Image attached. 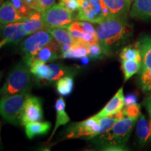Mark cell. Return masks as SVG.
<instances>
[{
    "label": "cell",
    "instance_id": "cell-1",
    "mask_svg": "<svg viewBox=\"0 0 151 151\" xmlns=\"http://www.w3.org/2000/svg\"><path fill=\"white\" fill-rule=\"evenodd\" d=\"M96 31L103 53L106 55L116 53L129 40L133 32L127 17L106 19L98 24Z\"/></svg>",
    "mask_w": 151,
    "mask_h": 151
},
{
    "label": "cell",
    "instance_id": "cell-2",
    "mask_svg": "<svg viewBox=\"0 0 151 151\" xmlns=\"http://www.w3.org/2000/svg\"><path fill=\"white\" fill-rule=\"evenodd\" d=\"M137 120L125 117L118 120L108 131L97 136V142L104 146L105 150H124Z\"/></svg>",
    "mask_w": 151,
    "mask_h": 151
},
{
    "label": "cell",
    "instance_id": "cell-3",
    "mask_svg": "<svg viewBox=\"0 0 151 151\" xmlns=\"http://www.w3.org/2000/svg\"><path fill=\"white\" fill-rule=\"evenodd\" d=\"M32 86V72L25 64L18 63L9 72L5 83L0 90L1 96L28 92Z\"/></svg>",
    "mask_w": 151,
    "mask_h": 151
},
{
    "label": "cell",
    "instance_id": "cell-4",
    "mask_svg": "<svg viewBox=\"0 0 151 151\" xmlns=\"http://www.w3.org/2000/svg\"><path fill=\"white\" fill-rule=\"evenodd\" d=\"M30 96L28 92L2 96L0 99V115L4 120L16 125L20 124L24 103Z\"/></svg>",
    "mask_w": 151,
    "mask_h": 151
},
{
    "label": "cell",
    "instance_id": "cell-5",
    "mask_svg": "<svg viewBox=\"0 0 151 151\" xmlns=\"http://www.w3.org/2000/svg\"><path fill=\"white\" fill-rule=\"evenodd\" d=\"M79 9L76 19L99 24L111 18L110 13L102 0H78Z\"/></svg>",
    "mask_w": 151,
    "mask_h": 151
},
{
    "label": "cell",
    "instance_id": "cell-6",
    "mask_svg": "<svg viewBox=\"0 0 151 151\" xmlns=\"http://www.w3.org/2000/svg\"><path fill=\"white\" fill-rule=\"evenodd\" d=\"M141 57V67L139 71V83L145 92H151V36L141 37L136 43Z\"/></svg>",
    "mask_w": 151,
    "mask_h": 151
},
{
    "label": "cell",
    "instance_id": "cell-7",
    "mask_svg": "<svg viewBox=\"0 0 151 151\" xmlns=\"http://www.w3.org/2000/svg\"><path fill=\"white\" fill-rule=\"evenodd\" d=\"M53 39L47 30L43 29L32 34L30 37L24 40L20 45V51L24 64L27 65L33 56Z\"/></svg>",
    "mask_w": 151,
    "mask_h": 151
},
{
    "label": "cell",
    "instance_id": "cell-8",
    "mask_svg": "<svg viewBox=\"0 0 151 151\" xmlns=\"http://www.w3.org/2000/svg\"><path fill=\"white\" fill-rule=\"evenodd\" d=\"M42 18L48 29L54 27L67 28L73 22V13L61 4H57L43 11Z\"/></svg>",
    "mask_w": 151,
    "mask_h": 151
},
{
    "label": "cell",
    "instance_id": "cell-9",
    "mask_svg": "<svg viewBox=\"0 0 151 151\" xmlns=\"http://www.w3.org/2000/svg\"><path fill=\"white\" fill-rule=\"evenodd\" d=\"M101 127L97 118L92 116L86 120L69 125L67 129V138H86L93 139L100 134Z\"/></svg>",
    "mask_w": 151,
    "mask_h": 151
},
{
    "label": "cell",
    "instance_id": "cell-10",
    "mask_svg": "<svg viewBox=\"0 0 151 151\" xmlns=\"http://www.w3.org/2000/svg\"><path fill=\"white\" fill-rule=\"evenodd\" d=\"M43 118L42 102L39 97L30 96L24 103L20 124L25 125L31 122H40Z\"/></svg>",
    "mask_w": 151,
    "mask_h": 151
},
{
    "label": "cell",
    "instance_id": "cell-11",
    "mask_svg": "<svg viewBox=\"0 0 151 151\" xmlns=\"http://www.w3.org/2000/svg\"><path fill=\"white\" fill-rule=\"evenodd\" d=\"M60 54H62L60 44L53 39L50 42L43 46L35 56H33L26 65L30 68L35 64L39 62L46 63L48 62L53 61L61 58Z\"/></svg>",
    "mask_w": 151,
    "mask_h": 151
},
{
    "label": "cell",
    "instance_id": "cell-12",
    "mask_svg": "<svg viewBox=\"0 0 151 151\" xmlns=\"http://www.w3.org/2000/svg\"><path fill=\"white\" fill-rule=\"evenodd\" d=\"M0 36L3 39H7L8 43L17 44L27 36L24 29L23 22H16L4 25L0 24Z\"/></svg>",
    "mask_w": 151,
    "mask_h": 151
},
{
    "label": "cell",
    "instance_id": "cell-13",
    "mask_svg": "<svg viewBox=\"0 0 151 151\" xmlns=\"http://www.w3.org/2000/svg\"><path fill=\"white\" fill-rule=\"evenodd\" d=\"M124 106V97L123 94V88H121L118 90V91L109 101V103L104 107L102 110L94 116L98 118L109 116L122 110Z\"/></svg>",
    "mask_w": 151,
    "mask_h": 151
},
{
    "label": "cell",
    "instance_id": "cell-14",
    "mask_svg": "<svg viewBox=\"0 0 151 151\" xmlns=\"http://www.w3.org/2000/svg\"><path fill=\"white\" fill-rule=\"evenodd\" d=\"M22 22L24 29L27 35H32L39 30L48 29L43 20L42 13L40 11L33 10L29 16L23 19Z\"/></svg>",
    "mask_w": 151,
    "mask_h": 151
},
{
    "label": "cell",
    "instance_id": "cell-15",
    "mask_svg": "<svg viewBox=\"0 0 151 151\" xmlns=\"http://www.w3.org/2000/svg\"><path fill=\"white\" fill-rule=\"evenodd\" d=\"M23 19L15 9L11 0H6V1L0 4V24L1 25L22 21Z\"/></svg>",
    "mask_w": 151,
    "mask_h": 151
},
{
    "label": "cell",
    "instance_id": "cell-16",
    "mask_svg": "<svg viewBox=\"0 0 151 151\" xmlns=\"http://www.w3.org/2000/svg\"><path fill=\"white\" fill-rule=\"evenodd\" d=\"M129 16L133 18L151 21V0H134Z\"/></svg>",
    "mask_w": 151,
    "mask_h": 151
},
{
    "label": "cell",
    "instance_id": "cell-17",
    "mask_svg": "<svg viewBox=\"0 0 151 151\" xmlns=\"http://www.w3.org/2000/svg\"><path fill=\"white\" fill-rule=\"evenodd\" d=\"M112 18L127 17L132 0H102Z\"/></svg>",
    "mask_w": 151,
    "mask_h": 151
},
{
    "label": "cell",
    "instance_id": "cell-18",
    "mask_svg": "<svg viewBox=\"0 0 151 151\" xmlns=\"http://www.w3.org/2000/svg\"><path fill=\"white\" fill-rule=\"evenodd\" d=\"M88 46L89 44L85 43L80 39H76V42L71 45L70 48L65 52H62L61 58L67 59H82L88 55Z\"/></svg>",
    "mask_w": 151,
    "mask_h": 151
},
{
    "label": "cell",
    "instance_id": "cell-19",
    "mask_svg": "<svg viewBox=\"0 0 151 151\" xmlns=\"http://www.w3.org/2000/svg\"><path fill=\"white\" fill-rule=\"evenodd\" d=\"M24 127L27 138L32 139L36 136L44 135L48 133L51 127V123L49 122H31L26 124Z\"/></svg>",
    "mask_w": 151,
    "mask_h": 151
},
{
    "label": "cell",
    "instance_id": "cell-20",
    "mask_svg": "<svg viewBox=\"0 0 151 151\" xmlns=\"http://www.w3.org/2000/svg\"><path fill=\"white\" fill-rule=\"evenodd\" d=\"M65 101L64 100L63 97H60L57 99L55 103V109H56V122L55 125V128L52 132L51 136H50V139L53 137L54 134L55 133L56 130L60 126L65 125L66 124L68 123L70 121V118H69V116L67 115V112L65 111Z\"/></svg>",
    "mask_w": 151,
    "mask_h": 151
},
{
    "label": "cell",
    "instance_id": "cell-21",
    "mask_svg": "<svg viewBox=\"0 0 151 151\" xmlns=\"http://www.w3.org/2000/svg\"><path fill=\"white\" fill-rule=\"evenodd\" d=\"M55 40L58 41L60 45H73L76 42V39L69 32L66 27H54L48 28L47 29Z\"/></svg>",
    "mask_w": 151,
    "mask_h": 151
},
{
    "label": "cell",
    "instance_id": "cell-22",
    "mask_svg": "<svg viewBox=\"0 0 151 151\" xmlns=\"http://www.w3.org/2000/svg\"><path fill=\"white\" fill-rule=\"evenodd\" d=\"M137 136L139 143L143 146L150 140L151 129L150 124L147 121L146 117L141 114L137 126Z\"/></svg>",
    "mask_w": 151,
    "mask_h": 151
},
{
    "label": "cell",
    "instance_id": "cell-23",
    "mask_svg": "<svg viewBox=\"0 0 151 151\" xmlns=\"http://www.w3.org/2000/svg\"><path fill=\"white\" fill-rule=\"evenodd\" d=\"M29 69L32 73L37 78V81L41 82L43 84H48V80L52 75L50 65H46V63L43 62H39L32 66Z\"/></svg>",
    "mask_w": 151,
    "mask_h": 151
},
{
    "label": "cell",
    "instance_id": "cell-24",
    "mask_svg": "<svg viewBox=\"0 0 151 151\" xmlns=\"http://www.w3.org/2000/svg\"><path fill=\"white\" fill-rule=\"evenodd\" d=\"M50 67L51 68L52 75L48 80V84L58 81L62 77L74 74V72L76 71V69L66 67V66L61 65V64H51V65H50Z\"/></svg>",
    "mask_w": 151,
    "mask_h": 151
},
{
    "label": "cell",
    "instance_id": "cell-25",
    "mask_svg": "<svg viewBox=\"0 0 151 151\" xmlns=\"http://www.w3.org/2000/svg\"><path fill=\"white\" fill-rule=\"evenodd\" d=\"M141 62L137 60H122V68L124 75V81H127L132 76L139 73L141 69Z\"/></svg>",
    "mask_w": 151,
    "mask_h": 151
},
{
    "label": "cell",
    "instance_id": "cell-26",
    "mask_svg": "<svg viewBox=\"0 0 151 151\" xmlns=\"http://www.w3.org/2000/svg\"><path fill=\"white\" fill-rule=\"evenodd\" d=\"M56 88L58 93L62 96L70 94L73 89V79L70 76L62 77L56 83Z\"/></svg>",
    "mask_w": 151,
    "mask_h": 151
},
{
    "label": "cell",
    "instance_id": "cell-27",
    "mask_svg": "<svg viewBox=\"0 0 151 151\" xmlns=\"http://www.w3.org/2000/svg\"><path fill=\"white\" fill-rule=\"evenodd\" d=\"M120 57L122 60H137L141 62L140 51L136 46H129L124 47L120 52Z\"/></svg>",
    "mask_w": 151,
    "mask_h": 151
},
{
    "label": "cell",
    "instance_id": "cell-28",
    "mask_svg": "<svg viewBox=\"0 0 151 151\" xmlns=\"http://www.w3.org/2000/svg\"><path fill=\"white\" fill-rule=\"evenodd\" d=\"M11 1L18 14L23 18L27 17L33 11V9L24 0H11Z\"/></svg>",
    "mask_w": 151,
    "mask_h": 151
},
{
    "label": "cell",
    "instance_id": "cell-29",
    "mask_svg": "<svg viewBox=\"0 0 151 151\" xmlns=\"http://www.w3.org/2000/svg\"><path fill=\"white\" fill-rule=\"evenodd\" d=\"M96 118V117H95ZM97 118L98 122L101 127V131H100V134L102 133H104L106 131L112 127V126L116 123V122L118 121L116 118H113L111 116H106V117H103V118Z\"/></svg>",
    "mask_w": 151,
    "mask_h": 151
},
{
    "label": "cell",
    "instance_id": "cell-30",
    "mask_svg": "<svg viewBox=\"0 0 151 151\" xmlns=\"http://www.w3.org/2000/svg\"><path fill=\"white\" fill-rule=\"evenodd\" d=\"M103 54L102 49L99 43H93L88 46V58L90 59L97 60L101 58Z\"/></svg>",
    "mask_w": 151,
    "mask_h": 151
},
{
    "label": "cell",
    "instance_id": "cell-31",
    "mask_svg": "<svg viewBox=\"0 0 151 151\" xmlns=\"http://www.w3.org/2000/svg\"><path fill=\"white\" fill-rule=\"evenodd\" d=\"M141 106L138 104H134L127 106H125V108L122 109L124 116L126 117H129V118H138L141 113Z\"/></svg>",
    "mask_w": 151,
    "mask_h": 151
},
{
    "label": "cell",
    "instance_id": "cell-32",
    "mask_svg": "<svg viewBox=\"0 0 151 151\" xmlns=\"http://www.w3.org/2000/svg\"><path fill=\"white\" fill-rule=\"evenodd\" d=\"M60 4H61L63 6H65L73 14L76 11H78L80 7L78 0H60Z\"/></svg>",
    "mask_w": 151,
    "mask_h": 151
},
{
    "label": "cell",
    "instance_id": "cell-33",
    "mask_svg": "<svg viewBox=\"0 0 151 151\" xmlns=\"http://www.w3.org/2000/svg\"><path fill=\"white\" fill-rule=\"evenodd\" d=\"M55 1V0H38V3H39L38 11L42 13L43 11L52 6L54 4Z\"/></svg>",
    "mask_w": 151,
    "mask_h": 151
},
{
    "label": "cell",
    "instance_id": "cell-34",
    "mask_svg": "<svg viewBox=\"0 0 151 151\" xmlns=\"http://www.w3.org/2000/svg\"><path fill=\"white\" fill-rule=\"evenodd\" d=\"M137 104V97L134 94H129L124 98V106Z\"/></svg>",
    "mask_w": 151,
    "mask_h": 151
},
{
    "label": "cell",
    "instance_id": "cell-35",
    "mask_svg": "<svg viewBox=\"0 0 151 151\" xmlns=\"http://www.w3.org/2000/svg\"><path fill=\"white\" fill-rule=\"evenodd\" d=\"M143 104H144V106H146L147 111H148V112L150 118L151 119V94L145 99Z\"/></svg>",
    "mask_w": 151,
    "mask_h": 151
},
{
    "label": "cell",
    "instance_id": "cell-36",
    "mask_svg": "<svg viewBox=\"0 0 151 151\" xmlns=\"http://www.w3.org/2000/svg\"><path fill=\"white\" fill-rule=\"evenodd\" d=\"M6 43H8V41H7V39H3L2 40L0 41V48L4 46L5 44H6Z\"/></svg>",
    "mask_w": 151,
    "mask_h": 151
},
{
    "label": "cell",
    "instance_id": "cell-37",
    "mask_svg": "<svg viewBox=\"0 0 151 151\" xmlns=\"http://www.w3.org/2000/svg\"><path fill=\"white\" fill-rule=\"evenodd\" d=\"M1 123L0 122V134H1ZM3 148V146H2V143H1V135H0V150H2Z\"/></svg>",
    "mask_w": 151,
    "mask_h": 151
},
{
    "label": "cell",
    "instance_id": "cell-38",
    "mask_svg": "<svg viewBox=\"0 0 151 151\" xmlns=\"http://www.w3.org/2000/svg\"><path fill=\"white\" fill-rule=\"evenodd\" d=\"M1 76H2V72H1V71H0V80H1Z\"/></svg>",
    "mask_w": 151,
    "mask_h": 151
},
{
    "label": "cell",
    "instance_id": "cell-39",
    "mask_svg": "<svg viewBox=\"0 0 151 151\" xmlns=\"http://www.w3.org/2000/svg\"><path fill=\"white\" fill-rule=\"evenodd\" d=\"M149 124H150V129H151V119L150 120V122H149Z\"/></svg>",
    "mask_w": 151,
    "mask_h": 151
},
{
    "label": "cell",
    "instance_id": "cell-40",
    "mask_svg": "<svg viewBox=\"0 0 151 151\" xmlns=\"http://www.w3.org/2000/svg\"><path fill=\"white\" fill-rule=\"evenodd\" d=\"M3 2V0H0V4L2 3Z\"/></svg>",
    "mask_w": 151,
    "mask_h": 151
},
{
    "label": "cell",
    "instance_id": "cell-41",
    "mask_svg": "<svg viewBox=\"0 0 151 151\" xmlns=\"http://www.w3.org/2000/svg\"></svg>",
    "mask_w": 151,
    "mask_h": 151
}]
</instances>
